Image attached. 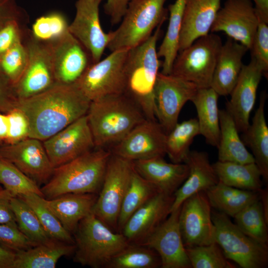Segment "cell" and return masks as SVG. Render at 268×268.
Wrapping results in <instances>:
<instances>
[{"label":"cell","instance_id":"816d5d0a","mask_svg":"<svg viewBox=\"0 0 268 268\" xmlns=\"http://www.w3.org/2000/svg\"><path fill=\"white\" fill-rule=\"evenodd\" d=\"M132 0H107L104 5L106 14L110 18L111 24L116 25L121 22Z\"/></svg>","mask_w":268,"mask_h":268},{"label":"cell","instance_id":"11a10c76","mask_svg":"<svg viewBox=\"0 0 268 268\" xmlns=\"http://www.w3.org/2000/svg\"><path fill=\"white\" fill-rule=\"evenodd\" d=\"M255 9L259 20L268 23V0H253Z\"/></svg>","mask_w":268,"mask_h":268},{"label":"cell","instance_id":"680465c9","mask_svg":"<svg viewBox=\"0 0 268 268\" xmlns=\"http://www.w3.org/2000/svg\"><path fill=\"white\" fill-rule=\"evenodd\" d=\"M1 189V187H0V190Z\"/></svg>","mask_w":268,"mask_h":268},{"label":"cell","instance_id":"ba28073f","mask_svg":"<svg viewBox=\"0 0 268 268\" xmlns=\"http://www.w3.org/2000/svg\"><path fill=\"white\" fill-rule=\"evenodd\" d=\"M222 45L220 37L213 33L200 37L178 53L170 74L199 88L210 87Z\"/></svg>","mask_w":268,"mask_h":268},{"label":"cell","instance_id":"f6af8a7d","mask_svg":"<svg viewBox=\"0 0 268 268\" xmlns=\"http://www.w3.org/2000/svg\"><path fill=\"white\" fill-rule=\"evenodd\" d=\"M251 51L253 59L262 69L265 76L268 73V23L259 20Z\"/></svg>","mask_w":268,"mask_h":268},{"label":"cell","instance_id":"7402d4cb","mask_svg":"<svg viewBox=\"0 0 268 268\" xmlns=\"http://www.w3.org/2000/svg\"><path fill=\"white\" fill-rule=\"evenodd\" d=\"M263 72L256 62L243 65L237 82L231 92L226 109L232 116L239 132H244L250 125V117L255 106L257 91Z\"/></svg>","mask_w":268,"mask_h":268},{"label":"cell","instance_id":"7c38bea8","mask_svg":"<svg viewBox=\"0 0 268 268\" xmlns=\"http://www.w3.org/2000/svg\"><path fill=\"white\" fill-rule=\"evenodd\" d=\"M198 88L191 82L159 72L154 88L156 118L166 134L178 123L182 108Z\"/></svg>","mask_w":268,"mask_h":268},{"label":"cell","instance_id":"f35d334b","mask_svg":"<svg viewBox=\"0 0 268 268\" xmlns=\"http://www.w3.org/2000/svg\"><path fill=\"white\" fill-rule=\"evenodd\" d=\"M161 263L158 254L143 245L130 244L110 262L106 268H158Z\"/></svg>","mask_w":268,"mask_h":268},{"label":"cell","instance_id":"5b68a950","mask_svg":"<svg viewBox=\"0 0 268 268\" xmlns=\"http://www.w3.org/2000/svg\"><path fill=\"white\" fill-rule=\"evenodd\" d=\"M73 234V261L92 268H106L130 243L123 234L111 230L92 212L79 223Z\"/></svg>","mask_w":268,"mask_h":268},{"label":"cell","instance_id":"ffe728a7","mask_svg":"<svg viewBox=\"0 0 268 268\" xmlns=\"http://www.w3.org/2000/svg\"><path fill=\"white\" fill-rule=\"evenodd\" d=\"M180 207L171 212L141 244L156 252L160 258L161 268H191L179 225Z\"/></svg>","mask_w":268,"mask_h":268},{"label":"cell","instance_id":"c3c4849f","mask_svg":"<svg viewBox=\"0 0 268 268\" xmlns=\"http://www.w3.org/2000/svg\"><path fill=\"white\" fill-rule=\"evenodd\" d=\"M26 24L17 21L6 22L0 27V57L22 39Z\"/></svg>","mask_w":268,"mask_h":268},{"label":"cell","instance_id":"f5cc1de1","mask_svg":"<svg viewBox=\"0 0 268 268\" xmlns=\"http://www.w3.org/2000/svg\"><path fill=\"white\" fill-rule=\"evenodd\" d=\"M12 197L6 189L0 190V224L17 225L11 205Z\"/></svg>","mask_w":268,"mask_h":268},{"label":"cell","instance_id":"6da1fadb","mask_svg":"<svg viewBox=\"0 0 268 268\" xmlns=\"http://www.w3.org/2000/svg\"><path fill=\"white\" fill-rule=\"evenodd\" d=\"M90 101L75 83H57L36 95L17 100L27 117L29 137L44 141L86 114Z\"/></svg>","mask_w":268,"mask_h":268},{"label":"cell","instance_id":"44dd1931","mask_svg":"<svg viewBox=\"0 0 268 268\" xmlns=\"http://www.w3.org/2000/svg\"><path fill=\"white\" fill-rule=\"evenodd\" d=\"M174 200L157 194L131 215L121 233L130 244H142L169 216Z\"/></svg>","mask_w":268,"mask_h":268},{"label":"cell","instance_id":"603a6c76","mask_svg":"<svg viewBox=\"0 0 268 268\" xmlns=\"http://www.w3.org/2000/svg\"><path fill=\"white\" fill-rule=\"evenodd\" d=\"M135 171L153 185L159 193L174 195L189 174L185 163H168L163 157L132 162Z\"/></svg>","mask_w":268,"mask_h":268},{"label":"cell","instance_id":"74e56055","mask_svg":"<svg viewBox=\"0 0 268 268\" xmlns=\"http://www.w3.org/2000/svg\"><path fill=\"white\" fill-rule=\"evenodd\" d=\"M233 217L235 224L245 234L262 244L268 245V221L260 198L247 205Z\"/></svg>","mask_w":268,"mask_h":268},{"label":"cell","instance_id":"bcb514c9","mask_svg":"<svg viewBox=\"0 0 268 268\" xmlns=\"http://www.w3.org/2000/svg\"><path fill=\"white\" fill-rule=\"evenodd\" d=\"M0 245L16 252L27 250L37 244L29 239L17 225L0 224Z\"/></svg>","mask_w":268,"mask_h":268},{"label":"cell","instance_id":"8fae6325","mask_svg":"<svg viewBox=\"0 0 268 268\" xmlns=\"http://www.w3.org/2000/svg\"><path fill=\"white\" fill-rule=\"evenodd\" d=\"M129 50L111 52L102 60L92 64L75 83L90 101L124 93L125 66Z\"/></svg>","mask_w":268,"mask_h":268},{"label":"cell","instance_id":"7dc6e473","mask_svg":"<svg viewBox=\"0 0 268 268\" xmlns=\"http://www.w3.org/2000/svg\"><path fill=\"white\" fill-rule=\"evenodd\" d=\"M9 128L5 144L16 143L29 137L30 127L25 114L20 110L14 108L7 112Z\"/></svg>","mask_w":268,"mask_h":268},{"label":"cell","instance_id":"e0dca14e","mask_svg":"<svg viewBox=\"0 0 268 268\" xmlns=\"http://www.w3.org/2000/svg\"><path fill=\"white\" fill-rule=\"evenodd\" d=\"M259 22L251 0H226L217 12L210 31L223 32L250 50Z\"/></svg>","mask_w":268,"mask_h":268},{"label":"cell","instance_id":"9a60e30c","mask_svg":"<svg viewBox=\"0 0 268 268\" xmlns=\"http://www.w3.org/2000/svg\"><path fill=\"white\" fill-rule=\"evenodd\" d=\"M42 142L54 168L95 148L86 115Z\"/></svg>","mask_w":268,"mask_h":268},{"label":"cell","instance_id":"60d3db41","mask_svg":"<svg viewBox=\"0 0 268 268\" xmlns=\"http://www.w3.org/2000/svg\"><path fill=\"white\" fill-rule=\"evenodd\" d=\"M0 184L13 196L33 193L44 197L40 188L34 180L0 156Z\"/></svg>","mask_w":268,"mask_h":268},{"label":"cell","instance_id":"277c9868","mask_svg":"<svg viewBox=\"0 0 268 268\" xmlns=\"http://www.w3.org/2000/svg\"><path fill=\"white\" fill-rule=\"evenodd\" d=\"M111 154L109 149L94 148L55 168L40 188L44 198L50 200L69 193L98 194Z\"/></svg>","mask_w":268,"mask_h":268},{"label":"cell","instance_id":"db71d44e","mask_svg":"<svg viewBox=\"0 0 268 268\" xmlns=\"http://www.w3.org/2000/svg\"><path fill=\"white\" fill-rule=\"evenodd\" d=\"M15 253L0 245V268H13Z\"/></svg>","mask_w":268,"mask_h":268},{"label":"cell","instance_id":"d6986e66","mask_svg":"<svg viewBox=\"0 0 268 268\" xmlns=\"http://www.w3.org/2000/svg\"><path fill=\"white\" fill-rule=\"evenodd\" d=\"M48 42L58 83H75L93 64L88 51L69 31L61 37Z\"/></svg>","mask_w":268,"mask_h":268},{"label":"cell","instance_id":"484cf974","mask_svg":"<svg viewBox=\"0 0 268 268\" xmlns=\"http://www.w3.org/2000/svg\"><path fill=\"white\" fill-rule=\"evenodd\" d=\"M248 50L229 37L222 45L210 85L219 96L230 95L243 66V57Z\"/></svg>","mask_w":268,"mask_h":268},{"label":"cell","instance_id":"f1b7e54d","mask_svg":"<svg viewBox=\"0 0 268 268\" xmlns=\"http://www.w3.org/2000/svg\"><path fill=\"white\" fill-rule=\"evenodd\" d=\"M267 97L263 92L260 96V103L251 124L243 133L242 140L252 152L255 162L259 167L262 178L268 180V127L265 114V106Z\"/></svg>","mask_w":268,"mask_h":268},{"label":"cell","instance_id":"681fc988","mask_svg":"<svg viewBox=\"0 0 268 268\" xmlns=\"http://www.w3.org/2000/svg\"><path fill=\"white\" fill-rule=\"evenodd\" d=\"M29 17L16 0H0V27L7 22L17 21L26 24Z\"/></svg>","mask_w":268,"mask_h":268},{"label":"cell","instance_id":"f907efd6","mask_svg":"<svg viewBox=\"0 0 268 268\" xmlns=\"http://www.w3.org/2000/svg\"><path fill=\"white\" fill-rule=\"evenodd\" d=\"M16 101L13 86L0 71V112L7 113L12 110Z\"/></svg>","mask_w":268,"mask_h":268},{"label":"cell","instance_id":"d6a6232c","mask_svg":"<svg viewBox=\"0 0 268 268\" xmlns=\"http://www.w3.org/2000/svg\"><path fill=\"white\" fill-rule=\"evenodd\" d=\"M205 192L212 207L233 217L247 205L260 198V192L239 189L219 181Z\"/></svg>","mask_w":268,"mask_h":268},{"label":"cell","instance_id":"52a82bcc","mask_svg":"<svg viewBox=\"0 0 268 268\" xmlns=\"http://www.w3.org/2000/svg\"><path fill=\"white\" fill-rule=\"evenodd\" d=\"M215 240L225 257L242 268H265L268 265V245L242 232L226 214L212 211Z\"/></svg>","mask_w":268,"mask_h":268},{"label":"cell","instance_id":"7bdbcfd3","mask_svg":"<svg viewBox=\"0 0 268 268\" xmlns=\"http://www.w3.org/2000/svg\"><path fill=\"white\" fill-rule=\"evenodd\" d=\"M28 60L22 39L0 57V71L13 86L23 73Z\"/></svg>","mask_w":268,"mask_h":268},{"label":"cell","instance_id":"8992f818","mask_svg":"<svg viewBox=\"0 0 268 268\" xmlns=\"http://www.w3.org/2000/svg\"><path fill=\"white\" fill-rule=\"evenodd\" d=\"M166 0H132L118 28L111 31L107 46L111 51L130 49L139 45L167 18Z\"/></svg>","mask_w":268,"mask_h":268},{"label":"cell","instance_id":"4fadbf2b","mask_svg":"<svg viewBox=\"0 0 268 268\" xmlns=\"http://www.w3.org/2000/svg\"><path fill=\"white\" fill-rule=\"evenodd\" d=\"M211 207L204 191L193 195L181 204L179 225L186 248L215 242Z\"/></svg>","mask_w":268,"mask_h":268},{"label":"cell","instance_id":"d590c367","mask_svg":"<svg viewBox=\"0 0 268 268\" xmlns=\"http://www.w3.org/2000/svg\"><path fill=\"white\" fill-rule=\"evenodd\" d=\"M33 210L48 236L62 242L74 244L73 237L63 226L50 208L47 200L37 194L29 193L17 196Z\"/></svg>","mask_w":268,"mask_h":268},{"label":"cell","instance_id":"d4e9b609","mask_svg":"<svg viewBox=\"0 0 268 268\" xmlns=\"http://www.w3.org/2000/svg\"><path fill=\"white\" fill-rule=\"evenodd\" d=\"M189 167V174L174 194L171 212L181 206L187 198L197 193L206 192L218 182L207 153L190 150L184 161Z\"/></svg>","mask_w":268,"mask_h":268},{"label":"cell","instance_id":"4dcf8cb0","mask_svg":"<svg viewBox=\"0 0 268 268\" xmlns=\"http://www.w3.org/2000/svg\"><path fill=\"white\" fill-rule=\"evenodd\" d=\"M220 136L218 145V161L240 163L255 162L253 155L247 150L230 114L226 109L219 110Z\"/></svg>","mask_w":268,"mask_h":268},{"label":"cell","instance_id":"e575fe53","mask_svg":"<svg viewBox=\"0 0 268 268\" xmlns=\"http://www.w3.org/2000/svg\"><path fill=\"white\" fill-rule=\"evenodd\" d=\"M158 193L153 185L134 170L121 207L118 232L121 233L129 218L136 210Z\"/></svg>","mask_w":268,"mask_h":268},{"label":"cell","instance_id":"ee69618b","mask_svg":"<svg viewBox=\"0 0 268 268\" xmlns=\"http://www.w3.org/2000/svg\"><path fill=\"white\" fill-rule=\"evenodd\" d=\"M69 25L61 13H52L38 17L32 25V35L43 42L56 40L68 32Z\"/></svg>","mask_w":268,"mask_h":268},{"label":"cell","instance_id":"836d02e7","mask_svg":"<svg viewBox=\"0 0 268 268\" xmlns=\"http://www.w3.org/2000/svg\"><path fill=\"white\" fill-rule=\"evenodd\" d=\"M185 6V0H176L169 5V18L167 31L157 55L163 58L161 73H171L174 61L179 53L180 37Z\"/></svg>","mask_w":268,"mask_h":268},{"label":"cell","instance_id":"8d00e7d4","mask_svg":"<svg viewBox=\"0 0 268 268\" xmlns=\"http://www.w3.org/2000/svg\"><path fill=\"white\" fill-rule=\"evenodd\" d=\"M200 134L197 119L192 118L178 123L167 134L166 154L172 162L184 163L195 137Z\"/></svg>","mask_w":268,"mask_h":268},{"label":"cell","instance_id":"6f0895ef","mask_svg":"<svg viewBox=\"0 0 268 268\" xmlns=\"http://www.w3.org/2000/svg\"><path fill=\"white\" fill-rule=\"evenodd\" d=\"M260 200L266 220L268 221V191L267 188L260 191Z\"/></svg>","mask_w":268,"mask_h":268},{"label":"cell","instance_id":"f546056e","mask_svg":"<svg viewBox=\"0 0 268 268\" xmlns=\"http://www.w3.org/2000/svg\"><path fill=\"white\" fill-rule=\"evenodd\" d=\"M218 94L211 87L198 88L191 100L198 116L200 134L206 142L217 147L220 136Z\"/></svg>","mask_w":268,"mask_h":268},{"label":"cell","instance_id":"ac0fdd59","mask_svg":"<svg viewBox=\"0 0 268 268\" xmlns=\"http://www.w3.org/2000/svg\"><path fill=\"white\" fill-rule=\"evenodd\" d=\"M0 156L38 185L46 183L54 171L42 141L36 138L27 137L16 143L2 144Z\"/></svg>","mask_w":268,"mask_h":268},{"label":"cell","instance_id":"4316f807","mask_svg":"<svg viewBox=\"0 0 268 268\" xmlns=\"http://www.w3.org/2000/svg\"><path fill=\"white\" fill-rule=\"evenodd\" d=\"M97 197L94 193H69L46 199L63 226L72 235L80 221L92 212Z\"/></svg>","mask_w":268,"mask_h":268},{"label":"cell","instance_id":"1f68e13d","mask_svg":"<svg viewBox=\"0 0 268 268\" xmlns=\"http://www.w3.org/2000/svg\"><path fill=\"white\" fill-rule=\"evenodd\" d=\"M218 181L239 189L260 192L261 172L255 162L240 163L217 161L212 164Z\"/></svg>","mask_w":268,"mask_h":268},{"label":"cell","instance_id":"cb8c5ba5","mask_svg":"<svg viewBox=\"0 0 268 268\" xmlns=\"http://www.w3.org/2000/svg\"><path fill=\"white\" fill-rule=\"evenodd\" d=\"M221 0H185L179 52L201 37L208 34Z\"/></svg>","mask_w":268,"mask_h":268},{"label":"cell","instance_id":"2e32d148","mask_svg":"<svg viewBox=\"0 0 268 268\" xmlns=\"http://www.w3.org/2000/svg\"><path fill=\"white\" fill-rule=\"evenodd\" d=\"M103 0H77L74 18L69 32L89 53L93 63L101 60L112 38V32H105L99 17V6Z\"/></svg>","mask_w":268,"mask_h":268},{"label":"cell","instance_id":"b9f144b4","mask_svg":"<svg viewBox=\"0 0 268 268\" xmlns=\"http://www.w3.org/2000/svg\"><path fill=\"white\" fill-rule=\"evenodd\" d=\"M193 268H236L224 254L218 244L214 242L205 245L186 248Z\"/></svg>","mask_w":268,"mask_h":268},{"label":"cell","instance_id":"30bf717a","mask_svg":"<svg viewBox=\"0 0 268 268\" xmlns=\"http://www.w3.org/2000/svg\"><path fill=\"white\" fill-rule=\"evenodd\" d=\"M22 41L28 54L25 69L13 86L17 100L40 94L57 83L50 44L36 39L27 28Z\"/></svg>","mask_w":268,"mask_h":268},{"label":"cell","instance_id":"5bb4252c","mask_svg":"<svg viewBox=\"0 0 268 268\" xmlns=\"http://www.w3.org/2000/svg\"><path fill=\"white\" fill-rule=\"evenodd\" d=\"M166 136L157 120L146 119L109 150L112 154L132 162L164 157Z\"/></svg>","mask_w":268,"mask_h":268},{"label":"cell","instance_id":"7a4b0ae2","mask_svg":"<svg viewBox=\"0 0 268 268\" xmlns=\"http://www.w3.org/2000/svg\"><path fill=\"white\" fill-rule=\"evenodd\" d=\"M86 115L95 148L108 149L146 119L138 105L124 93L91 101Z\"/></svg>","mask_w":268,"mask_h":268},{"label":"cell","instance_id":"ab89813d","mask_svg":"<svg viewBox=\"0 0 268 268\" xmlns=\"http://www.w3.org/2000/svg\"><path fill=\"white\" fill-rule=\"evenodd\" d=\"M11 205L19 229L29 239L38 244L51 239L44 230L33 210L24 201L19 197L13 196Z\"/></svg>","mask_w":268,"mask_h":268},{"label":"cell","instance_id":"9f6ffc18","mask_svg":"<svg viewBox=\"0 0 268 268\" xmlns=\"http://www.w3.org/2000/svg\"><path fill=\"white\" fill-rule=\"evenodd\" d=\"M9 128L8 118L7 113L0 112V143L5 144Z\"/></svg>","mask_w":268,"mask_h":268},{"label":"cell","instance_id":"83f0119b","mask_svg":"<svg viewBox=\"0 0 268 268\" xmlns=\"http://www.w3.org/2000/svg\"><path fill=\"white\" fill-rule=\"evenodd\" d=\"M74 244L53 239L28 249L15 252L13 268H55L63 256L73 254Z\"/></svg>","mask_w":268,"mask_h":268},{"label":"cell","instance_id":"3957f363","mask_svg":"<svg viewBox=\"0 0 268 268\" xmlns=\"http://www.w3.org/2000/svg\"><path fill=\"white\" fill-rule=\"evenodd\" d=\"M162 25L144 42L129 50L125 66L124 93L138 105L146 119L150 120H157L154 88L162 63L159 60L156 45Z\"/></svg>","mask_w":268,"mask_h":268},{"label":"cell","instance_id":"9c48e42d","mask_svg":"<svg viewBox=\"0 0 268 268\" xmlns=\"http://www.w3.org/2000/svg\"><path fill=\"white\" fill-rule=\"evenodd\" d=\"M134 169L132 161L111 154L92 213L111 230L118 232L122 204Z\"/></svg>","mask_w":268,"mask_h":268}]
</instances>
